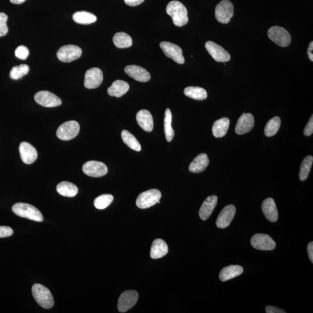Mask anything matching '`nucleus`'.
<instances>
[{"instance_id":"f257e3e1","label":"nucleus","mask_w":313,"mask_h":313,"mask_svg":"<svg viewBox=\"0 0 313 313\" xmlns=\"http://www.w3.org/2000/svg\"><path fill=\"white\" fill-rule=\"evenodd\" d=\"M166 11L167 14L172 17L173 22L177 27H182L188 23L187 10L182 3L171 2L166 7Z\"/></svg>"},{"instance_id":"f03ea898","label":"nucleus","mask_w":313,"mask_h":313,"mask_svg":"<svg viewBox=\"0 0 313 313\" xmlns=\"http://www.w3.org/2000/svg\"><path fill=\"white\" fill-rule=\"evenodd\" d=\"M13 212L21 218L28 220L41 222L44 218L41 212L34 206L23 203H16L12 208Z\"/></svg>"},{"instance_id":"7ed1b4c3","label":"nucleus","mask_w":313,"mask_h":313,"mask_svg":"<svg viewBox=\"0 0 313 313\" xmlns=\"http://www.w3.org/2000/svg\"><path fill=\"white\" fill-rule=\"evenodd\" d=\"M33 298L40 306L50 309L54 304L53 296L45 286L40 284H34L32 287Z\"/></svg>"},{"instance_id":"20e7f679","label":"nucleus","mask_w":313,"mask_h":313,"mask_svg":"<svg viewBox=\"0 0 313 313\" xmlns=\"http://www.w3.org/2000/svg\"><path fill=\"white\" fill-rule=\"evenodd\" d=\"M161 192L157 189H151L141 192L136 201L137 207L140 209H147L157 203H160Z\"/></svg>"},{"instance_id":"39448f33","label":"nucleus","mask_w":313,"mask_h":313,"mask_svg":"<svg viewBox=\"0 0 313 313\" xmlns=\"http://www.w3.org/2000/svg\"><path fill=\"white\" fill-rule=\"evenodd\" d=\"M234 15V7L229 0H222L215 8V18L219 22L227 24Z\"/></svg>"},{"instance_id":"423d86ee","label":"nucleus","mask_w":313,"mask_h":313,"mask_svg":"<svg viewBox=\"0 0 313 313\" xmlns=\"http://www.w3.org/2000/svg\"><path fill=\"white\" fill-rule=\"evenodd\" d=\"M268 35L270 40L282 47L290 45L291 42L290 34L284 28L280 27H273L269 29Z\"/></svg>"},{"instance_id":"0eeeda50","label":"nucleus","mask_w":313,"mask_h":313,"mask_svg":"<svg viewBox=\"0 0 313 313\" xmlns=\"http://www.w3.org/2000/svg\"><path fill=\"white\" fill-rule=\"evenodd\" d=\"M80 125L76 121L67 122L58 128L57 135L58 138L63 140H69L78 135Z\"/></svg>"},{"instance_id":"6e6552de","label":"nucleus","mask_w":313,"mask_h":313,"mask_svg":"<svg viewBox=\"0 0 313 313\" xmlns=\"http://www.w3.org/2000/svg\"><path fill=\"white\" fill-rule=\"evenodd\" d=\"M82 55V50L74 45H67L60 48L57 57L62 62L69 63L78 59Z\"/></svg>"},{"instance_id":"1a4fd4ad","label":"nucleus","mask_w":313,"mask_h":313,"mask_svg":"<svg viewBox=\"0 0 313 313\" xmlns=\"http://www.w3.org/2000/svg\"><path fill=\"white\" fill-rule=\"evenodd\" d=\"M139 299V294L136 291H127L120 295L118 301V310L125 312L134 307Z\"/></svg>"},{"instance_id":"9d476101","label":"nucleus","mask_w":313,"mask_h":313,"mask_svg":"<svg viewBox=\"0 0 313 313\" xmlns=\"http://www.w3.org/2000/svg\"><path fill=\"white\" fill-rule=\"evenodd\" d=\"M253 247L260 251H272L275 249L276 243L273 238L266 234H256L251 238Z\"/></svg>"},{"instance_id":"9b49d317","label":"nucleus","mask_w":313,"mask_h":313,"mask_svg":"<svg viewBox=\"0 0 313 313\" xmlns=\"http://www.w3.org/2000/svg\"><path fill=\"white\" fill-rule=\"evenodd\" d=\"M83 171L85 174L89 177L100 178L108 174V167L102 162L89 161L85 162L83 166Z\"/></svg>"},{"instance_id":"f8f14e48","label":"nucleus","mask_w":313,"mask_h":313,"mask_svg":"<svg viewBox=\"0 0 313 313\" xmlns=\"http://www.w3.org/2000/svg\"><path fill=\"white\" fill-rule=\"evenodd\" d=\"M34 100L38 104L45 108H54L62 104L61 99L54 93L47 91L38 92L34 96Z\"/></svg>"},{"instance_id":"ddd939ff","label":"nucleus","mask_w":313,"mask_h":313,"mask_svg":"<svg viewBox=\"0 0 313 313\" xmlns=\"http://www.w3.org/2000/svg\"><path fill=\"white\" fill-rule=\"evenodd\" d=\"M160 47L166 57L172 59L176 63L182 65L185 62L182 50L178 45L163 41L160 43Z\"/></svg>"},{"instance_id":"4468645a","label":"nucleus","mask_w":313,"mask_h":313,"mask_svg":"<svg viewBox=\"0 0 313 313\" xmlns=\"http://www.w3.org/2000/svg\"><path fill=\"white\" fill-rule=\"evenodd\" d=\"M205 49L215 61L218 62H229L231 59L230 55L223 47L213 41L206 42Z\"/></svg>"},{"instance_id":"2eb2a0df","label":"nucleus","mask_w":313,"mask_h":313,"mask_svg":"<svg viewBox=\"0 0 313 313\" xmlns=\"http://www.w3.org/2000/svg\"><path fill=\"white\" fill-rule=\"evenodd\" d=\"M103 80L104 75L100 68H90L85 75L84 86L88 89H95L100 86Z\"/></svg>"},{"instance_id":"dca6fc26","label":"nucleus","mask_w":313,"mask_h":313,"mask_svg":"<svg viewBox=\"0 0 313 313\" xmlns=\"http://www.w3.org/2000/svg\"><path fill=\"white\" fill-rule=\"evenodd\" d=\"M236 209L233 205H229L222 210L219 215L216 224L218 228L225 229L229 227L233 220Z\"/></svg>"},{"instance_id":"f3484780","label":"nucleus","mask_w":313,"mask_h":313,"mask_svg":"<svg viewBox=\"0 0 313 313\" xmlns=\"http://www.w3.org/2000/svg\"><path fill=\"white\" fill-rule=\"evenodd\" d=\"M254 117L251 113H243L238 119L235 131L239 135L250 132L254 127Z\"/></svg>"},{"instance_id":"a211bd4d","label":"nucleus","mask_w":313,"mask_h":313,"mask_svg":"<svg viewBox=\"0 0 313 313\" xmlns=\"http://www.w3.org/2000/svg\"><path fill=\"white\" fill-rule=\"evenodd\" d=\"M125 72L131 78L139 82H148L151 78L149 73L144 68L139 66H127L125 67Z\"/></svg>"},{"instance_id":"6ab92c4d","label":"nucleus","mask_w":313,"mask_h":313,"mask_svg":"<svg viewBox=\"0 0 313 313\" xmlns=\"http://www.w3.org/2000/svg\"><path fill=\"white\" fill-rule=\"evenodd\" d=\"M19 152L21 158L25 164H31L37 158V152L31 144L23 141L20 145Z\"/></svg>"},{"instance_id":"aec40b11","label":"nucleus","mask_w":313,"mask_h":313,"mask_svg":"<svg viewBox=\"0 0 313 313\" xmlns=\"http://www.w3.org/2000/svg\"><path fill=\"white\" fill-rule=\"evenodd\" d=\"M261 209L267 220L271 222H276L278 219V212L275 201L272 198L263 201Z\"/></svg>"},{"instance_id":"412c9836","label":"nucleus","mask_w":313,"mask_h":313,"mask_svg":"<svg viewBox=\"0 0 313 313\" xmlns=\"http://www.w3.org/2000/svg\"><path fill=\"white\" fill-rule=\"evenodd\" d=\"M218 203V197L212 195L207 197L204 201L200 209L199 216L203 221L207 220L211 215L214 209L215 208Z\"/></svg>"},{"instance_id":"4be33fe9","label":"nucleus","mask_w":313,"mask_h":313,"mask_svg":"<svg viewBox=\"0 0 313 313\" xmlns=\"http://www.w3.org/2000/svg\"><path fill=\"white\" fill-rule=\"evenodd\" d=\"M136 120L139 126L147 132L153 130V118L151 112L147 110H141L136 114Z\"/></svg>"},{"instance_id":"5701e85b","label":"nucleus","mask_w":313,"mask_h":313,"mask_svg":"<svg viewBox=\"0 0 313 313\" xmlns=\"http://www.w3.org/2000/svg\"><path fill=\"white\" fill-rule=\"evenodd\" d=\"M168 245L164 240L160 238L154 240L151 251V256L152 259L161 258L168 254Z\"/></svg>"},{"instance_id":"b1692460","label":"nucleus","mask_w":313,"mask_h":313,"mask_svg":"<svg viewBox=\"0 0 313 313\" xmlns=\"http://www.w3.org/2000/svg\"><path fill=\"white\" fill-rule=\"evenodd\" d=\"M209 161L207 154L201 153L197 156L189 166L191 173L199 174L203 172L209 165Z\"/></svg>"},{"instance_id":"393cba45","label":"nucleus","mask_w":313,"mask_h":313,"mask_svg":"<svg viewBox=\"0 0 313 313\" xmlns=\"http://www.w3.org/2000/svg\"><path fill=\"white\" fill-rule=\"evenodd\" d=\"M244 269L241 266L230 265L222 269L220 278L221 281L225 282L242 275Z\"/></svg>"},{"instance_id":"a878e982","label":"nucleus","mask_w":313,"mask_h":313,"mask_svg":"<svg viewBox=\"0 0 313 313\" xmlns=\"http://www.w3.org/2000/svg\"><path fill=\"white\" fill-rule=\"evenodd\" d=\"M130 85L126 81L116 80L108 88V93L111 97L120 98L129 91Z\"/></svg>"},{"instance_id":"bb28decb","label":"nucleus","mask_w":313,"mask_h":313,"mask_svg":"<svg viewBox=\"0 0 313 313\" xmlns=\"http://www.w3.org/2000/svg\"><path fill=\"white\" fill-rule=\"evenodd\" d=\"M230 125V120L227 118H222L214 123L212 133L214 136L221 138L226 135Z\"/></svg>"},{"instance_id":"cd10ccee","label":"nucleus","mask_w":313,"mask_h":313,"mask_svg":"<svg viewBox=\"0 0 313 313\" xmlns=\"http://www.w3.org/2000/svg\"><path fill=\"white\" fill-rule=\"evenodd\" d=\"M57 190L59 195L64 197H74L78 194V188L75 184L68 182H62L58 184Z\"/></svg>"},{"instance_id":"c85d7f7f","label":"nucleus","mask_w":313,"mask_h":313,"mask_svg":"<svg viewBox=\"0 0 313 313\" xmlns=\"http://www.w3.org/2000/svg\"><path fill=\"white\" fill-rule=\"evenodd\" d=\"M75 22L81 25H89L95 22L97 18L95 15L86 11H79L73 15Z\"/></svg>"},{"instance_id":"c756f323","label":"nucleus","mask_w":313,"mask_h":313,"mask_svg":"<svg viewBox=\"0 0 313 313\" xmlns=\"http://www.w3.org/2000/svg\"><path fill=\"white\" fill-rule=\"evenodd\" d=\"M184 93L186 97L197 101H203L207 99V92L203 88L188 87L184 89Z\"/></svg>"},{"instance_id":"7c9ffc66","label":"nucleus","mask_w":313,"mask_h":313,"mask_svg":"<svg viewBox=\"0 0 313 313\" xmlns=\"http://www.w3.org/2000/svg\"><path fill=\"white\" fill-rule=\"evenodd\" d=\"M113 42L118 49L129 48L132 45V38L126 33L119 32L113 37Z\"/></svg>"},{"instance_id":"2f4dec72","label":"nucleus","mask_w":313,"mask_h":313,"mask_svg":"<svg viewBox=\"0 0 313 313\" xmlns=\"http://www.w3.org/2000/svg\"><path fill=\"white\" fill-rule=\"evenodd\" d=\"M172 113L170 109L165 110L164 118V131L166 139L170 142L174 138L175 131L172 127Z\"/></svg>"},{"instance_id":"473e14b6","label":"nucleus","mask_w":313,"mask_h":313,"mask_svg":"<svg viewBox=\"0 0 313 313\" xmlns=\"http://www.w3.org/2000/svg\"><path fill=\"white\" fill-rule=\"evenodd\" d=\"M122 138L124 142L131 149L136 152H140L141 151V148L139 141L129 131L127 130L123 131L122 132Z\"/></svg>"},{"instance_id":"72a5a7b5","label":"nucleus","mask_w":313,"mask_h":313,"mask_svg":"<svg viewBox=\"0 0 313 313\" xmlns=\"http://www.w3.org/2000/svg\"><path fill=\"white\" fill-rule=\"evenodd\" d=\"M281 126V119L279 117H274L267 124L264 128V134L268 137L275 135Z\"/></svg>"},{"instance_id":"f704fd0d","label":"nucleus","mask_w":313,"mask_h":313,"mask_svg":"<svg viewBox=\"0 0 313 313\" xmlns=\"http://www.w3.org/2000/svg\"><path fill=\"white\" fill-rule=\"evenodd\" d=\"M313 162V157L308 156L304 158L299 171V179L301 181H306L310 173Z\"/></svg>"},{"instance_id":"c9c22d12","label":"nucleus","mask_w":313,"mask_h":313,"mask_svg":"<svg viewBox=\"0 0 313 313\" xmlns=\"http://www.w3.org/2000/svg\"><path fill=\"white\" fill-rule=\"evenodd\" d=\"M114 197L111 195H103L97 197L94 201V205L98 209H104L113 202Z\"/></svg>"},{"instance_id":"e433bc0d","label":"nucleus","mask_w":313,"mask_h":313,"mask_svg":"<svg viewBox=\"0 0 313 313\" xmlns=\"http://www.w3.org/2000/svg\"><path fill=\"white\" fill-rule=\"evenodd\" d=\"M29 66L27 65H21L16 66L12 68L10 71V77L12 80H18L28 74Z\"/></svg>"},{"instance_id":"4c0bfd02","label":"nucleus","mask_w":313,"mask_h":313,"mask_svg":"<svg viewBox=\"0 0 313 313\" xmlns=\"http://www.w3.org/2000/svg\"><path fill=\"white\" fill-rule=\"evenodd\" d=\"M8 15L5 13L0 12V37L5 36L8 32Z\"/></svg>"},{"instance_id":"58836bf2","label":"nucleus","mask_w":313,"mask_h":313,"mask_svg":"<svg viewBox=\"0 0 313 313\" xmlns=\"http://www.w3.org/2000/svg\"><path fill=\"white\" fill-rule=\"evenodd\" d=\"M15 54L17 58L25 60L29 55V51L27 46L21 45L16 49Z\"/></svg>"},{"instance_id":"ea45409f","label":"nucleus","mask_w":313,"mask_h":313,"mask_svg":"<svg viewBox=\"0 0 313 313\" xmlns=\"http://www.w3.org/2000/svg\"><path fill=\"white\" fill-rule=\"evenodd\" d=\"M14 233V231L10 227L0 226V238L11 236Z\"/></svg>"},{"instance_id":"a19ab883","label":"nucleus","mask_w":313,"mask_h":313,"mask_svg":"<svg viewBox=\"0 0 313 313\" xmlns=\"http://www.w3.org/2000/svg\"><path fill=\"white\" fill-rule=\"evenodd\" d=\"M313 132V115H311L309 121H308L306 126L304 128L303 131L304 135L306 136H309L312 134Z\"/></svg>"},{"instance_id":"79ce46f5","label":"nucleus","mask_w":313,"mask_h":313,"mask_svg":"<svg viewBox=\"0 0 313 313\" xmlns=\"http://www.w3.org/2000/svg\"><path fill=\"white\" fill-rule=\"evenodd\" d=\"M266 311L267 313H285L284 310L281 309V308L269 306L266 307Z\"/></svg>"},{"instance_id":"37998d69","label":"nucleus","mask_w":313,"mask_h":313,"mask_svg":"<svg viewBox=\"0 0 313 313\" xmlns=\"http://www.w3.org/2000/svg\"><path fill=\"white\" fill-rule=\"evenodd\" d=\"M145 0H124L127 5L131 7H136L144 2Z\"/></svg>"},{"instance_id":"c03bdc74","label":"nucleus","mask_w":313,"mask_h":313,"mask_svg":"<svg viewBox=\"0 0 313 313\" xmlns=\"http://www.w3.org/2000/svg\"><path fill=\"white\" fill-rule=\"evenodd\" d=\"M307 252L311 263H313V242H310L308 244Z\"/></svg>"},{"instance_id":"a18cd8bd","label":"nucleus","mask_w":313,"mask_h":313,"mask_svg":"<svg viewBox=\"0 0 313 313\" xmlns=\"http://www.w3.org/2000/svg\"><path fill=\"white\" fill-rule=\"evenodd\" d=\"M312 50H313V42L311 41L309 44V46H308V49L307 50V55L308 56V58H309L311 62L313 61Z\"/></svg>"},{"instance_id":"49530a36","label":"nucleus","mask_w":313,"mask_h":313,"mask_svg":"<svg viewBox=\"0 0 313 313\" xmlns=\"http://www.w3.org/2000/svg\"><path fill=\"white\" fill-rule=\"evenodd\" d=\"M26 0H10V2L12 4H20L25 2Z\"/></svg>"}]
</instances>
